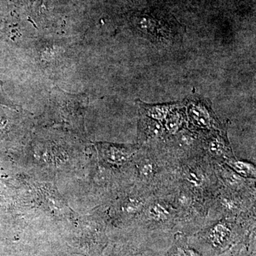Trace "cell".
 I'll return each instance as SVG.
<instances>
[{
	"label": "cell",
	"mask_w": 256,
	"mask_h": 256,
	"mask_svg": "<svg viewBox=\"0 0 256 256\" xmlns=\"http://www.w3.org/2000/svg\"><path fill=\"white\" fill-rule=\"evenodd\" d=\"M226 164L236 171V174L245 177H255L256 168L254 165L247 162L236 160H226Z\"/></svg>",
	"instance_id": "cell-5"
},
{
	"label": "cell",
	"mask_w": 256,
	"mask_h": 256,
	"mask_svg": "<svg viewBox=\"0 0 256 256\" xmlns=\"http://www.w3.org/2000/svg\"><path fill=\"white\" fill-rule=\"evenodd\" d=\"M140 18L137 24V30L145 39L159 44H169L173 43L175 39L173 31L170 30L166 26H162L158 21L150 17L148 15H144Z\"/></svg>",
	"instance_id": "cell-1"
},
{
	"label": "cell",
	"mask_w": 256,
	"mask_h": 256,
	"mask_svg": "<svg viewBox=\"0 0 256 256\" xmlns=\"http://www.w3.org/2000/svg\"><path fill=\"white\" fill-rule=\"evenodd\" d=\"M153 171V165L150 163H146L144 164L143 168H142V172L145 175H149L151 174Z\"/></svg>",
	"instance_id": "cell-12"
},
{
	"label": "cell",
	"mask_w": 256,
	"mask_h": 256,
	"mask_svg": "<svg viewBox=\"0 0 256 256\" xmlns=\"http://www.w3.org/2000/svg\"><path fill=\"white\" fill-rule=\"evenodd\" d=\"M230 230L224 224H218L212 228L210 232L211 241L216 246L224 244L229 238Z\"/></svg>",
	"instance_id": "cell-6"
},
{
	"label": "cell",
	"mask_w": 256,
	"mask_h": 256,
	"mask_svg": "<svg viewBox=\"0 0 256 256\" xmlns=\"http://www.w3.org/2000/svg\"><path fill=\"white\" fill-rule=\"evenodd\" d=\"M208 148L212 155L220 156L225 151L226 145L224 140H221V138H214L209 141Z\"/></svg>",
	"instance_id": "cell-9"
},
{
	"label": "cell",
	"mask_w": 256,
	"mask_h": 256,
	"mask_svg": "<svg viewBox=\"0 0 256 256\" xmlns=\"http://www.w3.org/2000/svg\"><path fill=\"white\" fill-rule=\"evenodd\" d=\"M101 149L105 159L113 164L125 163L134 153L133 147L128 148L110 144H102Z\"/></svg>",
	"instance_id": "cell-3"
},
{
	"label": "cell",
	"mask_w": 256,
	"mask_h": 256,
	"mask_svg": "<svg viewBox=\"0 0 256 256\" xmlns=\"http://www.w3.org/2000/svg\"><path fill=\"white\" fill-rule=\"evenodd\" d=\"M189 115L190 120L198 128H209L212 124V116L204 102H190Z\"/></svg>",
	"instance_id": "cell-2"
},
{
	"label": "cell",
	"mask_w": 256,
	"mask_h": 256,
	"mask_svg": "<svg viewBox=\"0 0 256 256\" xmlns=\"http://www.w3.org/2000/svg\"><path fill=\"white\" fill-rule=\"evenodd\" d=\"M187 179L190 183L196 185V186H197V185L200 184V183H201V179H200L199 176L196 173L191 172V171H190L189 174H187Z\"/></svg>",
	"instance_id": "cell-11"
},
{
	"label": "cell",
	"mask_w": 256,
	"mask_h": 256,
	"mask_svg": "<svg viewBox=\"0 0 256 256\" xmlns=\"http://www.w3.org/2000/svg\"><path fill=\"white\" fill-rule=\"evenodd\" d=\"M149 215L155 220H164L169 217L170 211L163 205L157 204L149 209Z\"/></svg>",
	"instance_id": "cell-7"
},
{
	"label": "cell",
	"mask_w": 256,
	"mask_h": 256,
	"mask_svg": "<svg viewBox=\"0 0 256 256\" xmlns=\"http://www.w3.org/2000/svg\"><path fill=\"white\" fill-rule=\"evenodd\" d=\"M174 256H199L198 254L191 249L179 248L175 253Z\"/></svg>",
	"instance_id": "cell-10"
},
{
	"label": "cell",
	"mask_w": 256,
	"mask_h": 256,
	"mask_svg": "<svg viewBox=\"0 0 256 256\" xmlns=\"http://www.w3.org/2000/svg\"><path fill=\"white\" fill-rule=\"evenodd\" d=\"M173 112L174 110L171 111L166 118V128L170 133H174L179 129L181 120L179 114L174 113Z\"/></svg>",
	"instance_id": "cell-8"
},
{
	"label": "cell",
	"mask_w": 256,
	"mask_h": 256,
	"mask_svg": "<svg viewBox=\"0 0 256 256\" xmlns=\"http://www.w3.org/2000/svg\"><path fill=\"white\" fill-rule=\"evenodd\" d=\"M176 104H163V105H148L140 102V107L144 113L153 120H162L166 119L171 111L176 108Z\"/></svg>",
	"instance_id": "cell-4"
}]
</instances>
